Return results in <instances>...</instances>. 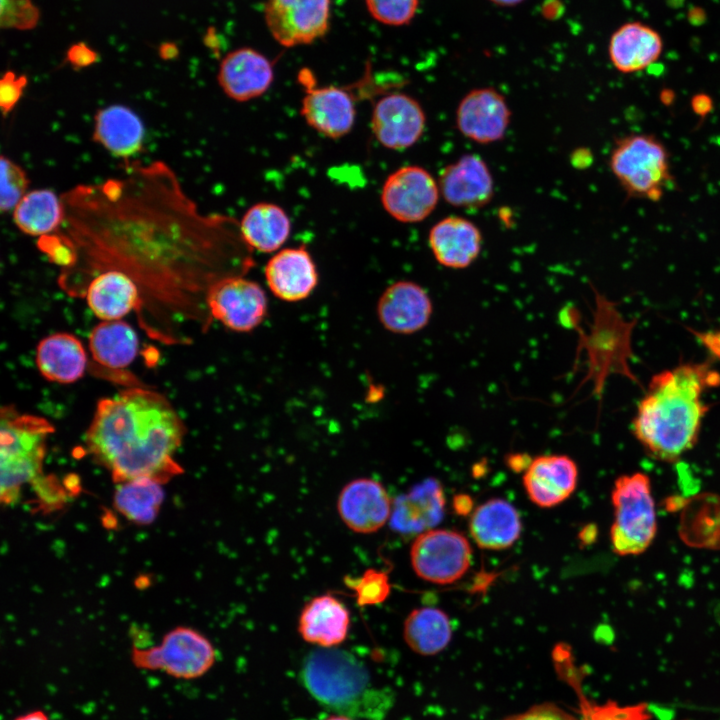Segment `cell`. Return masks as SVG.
<instances>
[{"label":"cell","instance_id":"cell-31","mask_svg":"<svg viewBox=\"0 0 720 720\" xmlns=\"http://www.w3.org/2000/svg\"><path fill=\"white\" fill-rule=\"evenodd\" d=\"M138 349L136 331L123 320L101 321L89 335L91 356L104 368H126L134 361Z\"/></svg>","mask_w":720,"mask_h":720},{"label":"cell","instance_id":"cell-43","mask_svg":"<svg viewBox=\"0 0 720 720\" xmlns=\"http://www.w3.org/2000/svg\"><path fill=\"white\" fill-rule=\"evenodd\" d=\"M690 106L696 115L704 118L712 111L713 101L709 95L698 93L692 97Z\"/></svg>","mask_w":720,"mask_h":720},{"label":"cell","instance_id":"cell-39","mask_svg":"<svg viewBox=\"0 0 720 720\" xmlns=\"http://www.w3.org/2000/svg\"><path fill=\"white\" fill-rule=\"evenodd\" d=\"M37 246L49 260L65 270L74 267L78 261V251L74 241L67 233L54 232L39 237Z\"/></svg>","mask_w":720,"mask_h":720},{"label":"cell","instance_id":"cell-49","mask_svg":"<svg viewBox=\"0 0 720 720\" xmlns=\"http://www.w3.org/2000/svg\"><path fill=\"white\" fill-rule=\"evenodd\" d=\"M489 1L498 6L511 7V6H516L520 3H522L524 0H489Z\"/></svg>","mask_w":720,"mask_h":720},{"label":"cell","instance_id":"cell-27","mask_svg":"<svg viewBox=\"0 0 720 720\" xmlns=\"http://www.w3.org/2000/svg\"><path fill=\"white\" fill-rule=\"evenodd\" d=\"M663 40L651 26L627 22L611 35L608 45L610 62L624 74L642 71L661 56Z\"/></svg>","mask_w":720,"mask_h":720},{"label":"cell","instance_id":"cell-33","mask_svg":"<svg viewBox=\"0 0 720 720\" xmlns=\"http://www.w3.org/2000/svg\"><path fill=\"white\" fill-rule=\"evenodd\" d=\"M403 638L408 647L419 655L438 654L452 638L449 617L435 607L413 609L404 621Z\"/></svg>","mask_w":720,"mask_h":720},{"label":"cell","instance_id":"cell-47","mask_svg":"<svg viewBox=\"0 0 720 720\" xmlns=\"http://www.w3.org/2000/svg\"><path fill=\"white\" fill-rule=\"evenodd\" d=\"M13 720H50L47 714L42 710H34L22 714Z\"/></svg>","mask_w":720,"mask_h":720},{"label":"cell","instance_id":"cell-35","mask_svg":"<svg viewBox=\"0 0 720 720\" xmlns=\"http://www.w3.org/2000/svg\"><path fill=\"white\" fill-rule=\"evenodd\" d=\"M344 583L354 592L356 603L360 607L380 604L391 592L387 572L374 568L365 570L358 577L346 576Z\"/></svg>","mask_w":720,"mask_h":720},{"label":"cell","instance_id":"cell-18","mask_svg":"<svg viewBox=\"0 0 720 720\" xmlns=\"http://www.w3.org/2000/svg\"><path fill=\"white\" fill-rule=\"evenodd\" d=\"M274 79L271 61L259 51L242 47L222 59L217 81L227 97L247 102L265 94Z\"/></svg>","mask_w":720,"mask_h":720},{"label":"cell","instance_id":"cell-36","mask_svg":"<svg viewBox=\"0 0 720 720\" xmlns=\"http://www.w3.org/2000/svg\"><path fill=\"white\" fill-rule=\"evenodd\" d=\"M0 210L8 212L28 192L29 179L25 170L5 155L1 156Z\"/></svg>","mask_w":720,"mask_h":720},{"label":"cell","instance_id":"cell-26","mask_svg":"<svg viewBox=\"0 0 720 720\" xmlns=\"http://www.w3.org/2000/svg\"><path fill=\"white\" fill-rule=\"evenodd\" d=\"M349 626L348 608L331 594L309 600L298 619V632L302 639L320 648H333L344 642Z\"/></svg>","mask_w":720,"mask_h":720},{"label":"cell","instance_id":"cell-1","mask_svg":"<svg viewBox=\"0 0 720 720\" xmlns=\"http://www.w3.org/2000/svg\"><path fill=\"white\" fill-rule=\"evenodd\" d=\"M62 200L75 266L88 275L125 272L143 296L176 313L190 312L215 280L253 265L239 222L200 213L163 162L127 161L123 177L78 185Z\"/></svg>","mask_w":720,"mask_h":720},{"label":"cell","instance_id":"cell-21","mask_svg":"<svg viewBox=\"0 0 720 720\" xmlns=\"http://www.w3.org/2000/svg\"><path fill=\"white\" fill-rule=\"evenodd\" d=\"M445 497L437 479H426L392 502L389 525L402 535H419L433 529L444 515Z\"/></svg>","mask_w":720,"mask_h":720},{"label":"cell","instance_id":"cell-11","mask_svg":"<svg viewBox=\"0 0 720 720\" xmlns=\"http://www.w3.org/2000/svg\"><path fill=\"white\" fill-rule=\"evenodd\" d=\"M304 90L300 114L319 134L338 139L348 134L356 118L355 95L351 88L318 86L311 70L303 68L297 75Z\"/></svg>","mask_w":720,"mask_h":720},{"label":"cell","instance_id":"cell-13","mask_svg":"<svg viewBox=\"0 0 720 720\" xmlns=\"http://www.w3.org/2000/svg\"><path fill=\"white\" fill-rule=\"evenodd\" d=\"M264 19L280 45L311 44L329 29L330 0H266Z\"/></svg>","mask_w":720,"mask_h":720},{"label":"cell","instance_id":"cell-8","mask_svg":"<svg viewBox=\"0 0 720 720\" xmlns=\"http://www.w3.org/2000/svg\"><path fill=\"white\" fill-rule=\"evenodd\" d=\"M131 658L137 668L160 670L177 679L191 680L212 668L216 651L202 633L179 626L166 633L157 646L134 648Z\"/></svg>","mask_w":720,"mask_h":720},{"label":"cell","instance_id":"cell-10","mask_svg":"<svg viewBox=\"0 0 720 720\" xmlns=\"http://www.w3.org/2000/svg\"><path fill=\"white\" fill-rule=\"evenodd\" d=\"M472 551L467 538L454 530L431 529L415 538L410 548L411 566L418 577L448 584L469 569Z\"/></svg>","mask_w":720,"mask_h":720},{"label":"cell","instance_id":"cell-25","mask_svg":"<svg viewBox=\"0 0 720 720\" xmlns=\"http://www.w3.org/2000/svg\"><path fill=\"white\" fill-rule=\"evenodd\" d=\"M144 137L142 120L125 105H108L95 114L93 141L124 162L143 150Z\"/></svg>","mask_w":720,"mask_h":720},{"label":"cell","instance_id":"cell-23","mask_svg":"<svg viewBox=\"0 0 720 720\" xmlns=\"http://www.w3.org/2000/svg\"><path fill=\"white\" fill-rule=\"evenodd\" d=\"M482 242L479 228L459 216L441 219L428 235V243L436 261L451 269L469 267L478 258Z\"/></svg>","mask_w":720,"mask_h":720},{"label":"cell","instance_id":"cell-6","mask_svg":"<svg viewBox=\"0 0 720 720\" xmlns=\"http://www.w3.org/2000/svg\"><path fill=\"white\" fill-rule=\"evenodd\" d=\"M609 167L629 197L659 201L674 183L670 156L656 136L631 133L616 140Z\"/></svg>","mask_w":720,"mask_h":720},{"label":"cell","instance_id":"cell-7","mask_svg":"<svg viewBox=\"0 0 720 720\" xmlns=\"http://www.w3.org/2000/svg\"><path fill=\"white\" fill-rule=\"evenodd\" d=\"M611 500L614 521L610 539L615 553L622 556L643 553L657 532L649 477L641 472L620 476L614 483Z\"/></svg>","mask_w":720,"mask_h":720},{"label":"cell","instance_id":"cell-14","mask_svg":"<svg viewBox=\"0 0 720 720\" xmlns=\"http://www.w3.org/2000/svg\"><path fill=\"white\" fill-rule=\"evenodd\" d=\"M426 127V115L420 103L401 92L387 93L373 105L371 128L376 140L392 150L416 144Z\"/></svg>","mask_w":720,"mask_h":720},{"label":"cell","instance_id":"cell-38","mask_svg":"<svg viewBox=\"0 0 720 720\" xmlns=\"http://www.w3.org/2000/svg\"><path fill=\"white\" fill-rule=\"evenodd\" d=\"M40 11L32 0H1L0 25L3 29L30 30L36 27Z\"/></svg>","mask_w":720,"mask_h":720},{"label":"cell","instance_id":"cell-41","mask_svg":"<svg viewBox=\"0 0 720 720\" xmlns=\"http://www.w3.org/2000/svg\"><path fill=\"white\" fill-rule=\"evenodd\" d=\"M504 720H577L574 716L555 704H538L527 711L505 718Z\"/></svg>","mask_w":720,"mask_h":720},{"label":"cell","instance_id":"cell-37","mask_svg":"<svg viewBox=\"0 0 720 720\" xmlns=\"http://www.w3.org/2000/svg\"><path fill=\"white\" fill-rule=\"evenodd\" d=\"M370 15L390 26L408 24L415 16L419 0H365Z\"/></svg>","mask_w":720,"mask_h":720},{"label":"cell","instance_id":"cell-15","mask_svg":"<svg viewBox=\"0 0 720 720\" xmlns=\"http://www.w3.org/2000/svg\"><path fill=\"white\" fill-rule=\"evenodd\" d=\"M511 111L505 97L491 87L470 90L459 102L456 125L466 138L490 144L506 134Z\"/></svg>","mask_w":720,"mask_h":720},{"label":"cell","instance_id":"cell-45","mask_svg":"<svg viewBox=\"0 0 720 720\" xmlns=\"http://www.w3.org/2000/svg\"><path fill=\"white\" fill-rule=\"evenodd\" d=\"M453 509L458 515L466 516L473 512V500L467 494H457L453 498Z\"/></svg>","mask_w":720,"mask_h":720},{"label":"cell","instance_id":"cell-50","mask_svg":"<svg viewBox=\"0 0 720 720\" xmlns=\"http://www.w3.org/2000/svg\"><path fill=\"white\" fill-rule=\"evenodd\" d=\"M318 720H354V719L351 717H348L346 715L334 713V714H330V715L326 716L325 718H321Z\"/></svg>","mask_w":720,"mask_h":720},{"label":"cell","instance_id":"cell-20","mask_svg":"<svg viewBox=\"0 0 720 720\" xmlns=\"http://www.w3.org/2000/svg\"><path fill=\"white\" fill-rule=\"evenodd\" d=\"M440 194L452 206L478 209L494 194V182L486 162L478 155L465 154L440 173Z\"/></svg>","mask_w":720,"mask_h":720},{"label":"cell","instance_id":"cell-12","mask_svg":"<svg viewBox=\"0 0 720 720\" xmlns=\"http://www.w3.org/2000/svg\"><path fill=\"white\" fill-rule=\"evenodd\" d=\"M439 184L423 167L403 166L392 172L381 190L384 210L402 223L425 220L436 208Z\"/></svg>","mask_w":720,"mask_h":720},{"label":"cell","instance_id":"cell-40","mask_svg":"<svg viewBox=\"0 0 720 720\" xmlns=\"http://www.w3.org/2000/svg\"><path fill=\"white\" fill-rule=\"evenodd\" d=\"M27 83L26 75H17L12 70L3 73L0 79V108L3 117L7 116L17 105Z\"/></svg>","mask_w":720,"mask_h":720},{"label":"cell","instance_id":"cell-19","mask_svg":"<svg viewBox=\"0 0 720 720\" xmlns=\"http://www.w3.org/2000/svg\"><path fill=\"white\" fill-rule=\"evenodd\" d=\"M271 293L285 302L308 298L319 281L316 264L305 245L278 250L264 268Z\"/></svg>","mask_w":720,"mask_h":720},{"label":"cell","instance_id":"cell-32","mask_svg":"<svg viewBox=\"0 0 720 720\" xmlns=\"http://www.w3.org/2000/svg\"><path fill=\"white\" fill-rule=\"evenodd\" d=\"M12 212L20 231L38 237L57 232L66 216L62 197L50 189L28 191Z\"/></svg>","mask_w":720,"mask_h":720},{"label":"cell","instance_id":"cell-2","mask_svg":"<svg viewBox=\"0 0 720 720\" xmlns=\"http://www.w3.org/2000/svg\"><path fill=\"white\" fill-rule=\"evenodd\" d=\"M184 434L181 417L163 394L131 387L98 401L85 442L116 483L142 477L164 483L183 471L174 455Z\"/></svg>","mask_w":720,"mask_h":720},{"label":"cell","instance_id":"cell-48","mask_svg":"<svg viewBox=\"0 0 720 720\" xmlns=\"http://www.w3.org/2000/svg\"><path fill=\"white\" fill-rule=\"evenodd\" d=\"M594 528L591 527H585L582 532L579 534V538L581 539L582 543L590 542L592 540V537L595 535L592 533Z\"/></svg>","mask_w":720,"mask_h":720},{"label":"cell","instance_id":"cell-24","mask_svg":"<svg viewBox=\"0 0 720 720\" xmlns=\"http://www.w3.org/2000/svg\"><path fill=\"white\" fill-rule=\"evenodd\" d=\"M88 307L102 321L121 320L131 311H139L143 294L137 282L116 269L97 273L85 290Z\"/></svg>","mask_w":720,"mask_h":720},{"label":"cell","instance_id":"cell-29","mask_svg":"<svg viewBox=\"0 0 720 720\" xmlns=\"http://www.w3.org/2000/svg\"><path fill=\"white\" fill-rule=\"evenodd\" d=\"M469 530L480 548L502 550L517 541L522 524L518 511L511 503L493 498L473 510Z\"/></svg>","mask_w":720,"mask_h":720},{"label":"cell","instance_id":"cell-46","mask_svg":"<svg viewBox=\"0 0 720 720\" xmlns=\"http://www.w3.org/2000/svg\"><path fill=\"white\" fill-rule=\"evenodd\" d=\"M159 57L163 60H173L179 55V48L174 42H163L158 48Z\"/></svg>","mask_w":720,"mask_h":720},{"label":"cell","instance_id":"cell-5","mask_svg":"<svg viewBox=\"0 0 720 720\" xmlns=\"http://www.w3.org/2000/svg\"><path fill=\"white\" fill-rule=\"evenodd\" d=\"M54 426L46 418L4 406L0 413V498L14 504L24 485L42 479L47 439Z\"/></svg>","mask_w":720,"mask_h":720},{"label":"cell","instance_id":"cell-44","mask_svg":"<svg viewBox=\"0 0 720 720\" xmlns=\"http://www.w3.org/2000/svg\"><path fill=\"white\" fill-rule=\"evenodd\" d=\"M528 456L527 454L511 453L506 456L505 462L511 470L515 472H525L532 461Z\"/></svg>","mask_w":720,"mask_h":720},{"label":"cell","instance_id":"cell-9","mask_svg":"<svg viewBox=\"0 0 720 720\" xmlns=\"http://www.w3.org/2000/svg\"><path fill=\"white\" fill-rule=\"evenodd\" d=\"M204 301L212 318L237 333L258 328L268 314V299L262 286L244 276L232 274L215 280Z\"/></svg>","mask_w":720,"mask_h":720},{"label":"cell","instance_id":"cell-4","mask_svg":"<svg viewBox=\"0 0 720 720\" xmlns=\"http://www.w3.org/2000/svg\"><path fill=\"white\" fill-rule=\"evenodd\" d=\"M300 679L322 706L353 719L383 720L392 704L391 693L374 684L365 664L336 647L310 652Z\"/></svg>","mask_w":720,"mask_h":720},{"label":"cell","instance_id":"cell-30","mask_svg":"<svg viewBox=\"0 0 720 720\" xmlns=\"http://www.w3.org/2000/svg\"><path fill=\"white\" fill-rule=\"evenodd\" d=\"M239 228L243 241L252 251L272 253L280 250L289 238L291 222L282 207L259 202L246 210Z\"/></svg>","mask_w":720,"mask_h":720},{"label":"cell","instance_id":"cell-42","mask_svg":"<svg viewBox=\"0 0 720 720\" xmlns=\"http://www.w3.org/2000/svg\"><path fill=\"white\" fill-rule=\"evenodd\" d=\"M99 59L98 53L85 42H77L69 47L66 60L75 69H82L93 65Z\"/></svg>","mask_w":720,"mask_h":720},{"label":"cell","instance_id":"cell-17","mask_svg":"<svg viewBox=\"0 0 720 720\" xmlns=\"http://www.w3.org/2000/svg\"><path fill=\"white\" fill-rule=\"evenodd\" d=\"M392 502L379 481L357 478L341 489L337 499V511L350 530L371 534L389 522Z\"/></svg>","mask_w":720,"mask_h":720},{"label":"cell","instance_id":"cell-28","mask_svg":"<svg viewBox=\"0 0 720 720\" xmlns=\"http://www.w3.org/2000/svg\"><path fill=\"white\" fill-rule=\"evenodd\" d=\"M87 360L82 342L67 332H58L43 338L36 348V366L40 374L50 382H76L84 375Z\"/></svg>","mask_w":720,"mask_h":720},{"label":"cell","instance_id":"cell-34","mask_svg":"<svg viewBox=\"0 0 720 720\" xmlns=\"http://www.w3.org/2000/svg\"><path fill=\"white\" fill-rule=\"evenodd\" d=\"M162 484L147 477L118 483L113 497L114 507L136 524H150L156 519L164 500Z\"/></svg>","mask_w":720,"mask_h":720},{"label":"cell","instance_id":"cell-22","mask_svg":"<svg viewBox=\"0 0 720 720\" xmlns=\"http://www.w3.org/2000/svg\"><path fill=\"white\" fill-rule=\"evenodd\" d=\"M577 464L567 455H540L532 459L523 475L529 499L543 508L565 501L576 489Z\"/></svg>","mask_w":720,"mask_h":720},{"label":"cell","instance_id":"cell-3","mask_svg":"<svg viewBox=\"0 0 720 720\" xmlns=\"http://www.w3.org/2000/svg\"><path fill=\"white\" fill-rule=\"evenodd\" d=\"M719 381L704 363L681 364L652 377L632 424L651 456L672 462L695 445L708 410L703 393Z\"/></svg>","mask_w":720,"mask_h":720},{"label":"cell","instance_id":"cell-16","mask_svg":"<svg viewBox=\"0 0 720 720\" xmlns=\"http://www.w3.org/2000/svg\"><path fill=\"white\" fill-rule=\"evenodd\" d=\"M377 318L384 329L398 335H411L424 329L433 314V302L418 283L399 280L380 295Z\"/></svg>","mask_w":720,"mask_h":720}]
</instances>
